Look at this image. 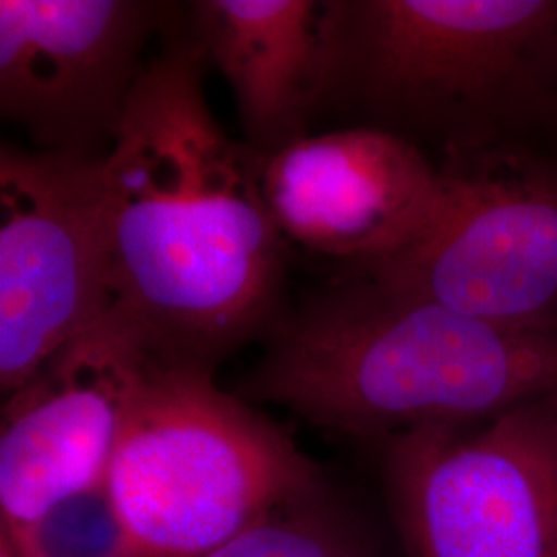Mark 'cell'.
I'll list each match as a JSON object with an SVG mask.
<instances>
[{
    "label": "cell",
    "mask_w": 557,
    "mask_h": 557,
    "mask_svg": "<svg viewBox=\"0 0 557 557\" xmlns=\"http://www.w3.org/2000/svg\"><path fill=\"white\" fill-rule=\"evenodd\" d=\"M207 66L188 23H172L101 172L112 312L158 361L215 372L287 308L289 246L262 195L259 156L209 106Z\"/></svg>",
    "instance_id": "1"
},
{
    "label": "cell",
    "mask_w": 557,
    "mask_h": 557,
    "mask_svg": "<svg viewBox=\"0 0 557 557\" xmlns=\"http://www.w3.org/2000/svg\"><path fill=\"white\" fill-rule=\"evenodd\" d=\"M557 393V337L469 319L343 273L285 308L236 395L382 444Z\"/></svg>",
    "instance_id": "2"
},
{
    "label": "cell",
    "mask_w": 557,
    "mask_h": 557,
    "mask_svg": "<svg viewBox=\"0 0 557 557\" xmlns=\"http://www.w3.org/2000/svg\"><path fill=\"white\" fill-rule=\"evenodd\" d=\"M320 114L440 163L557 133V0H324Z\"/></svg>",
    "instance_id": "3"
},
{
    "label": "cell",
    "mask_w": 557,
    "mask_h": 557,
    "mask_svg": "<svg viewBox=\"0 0 557 557\" xmlns=\"http://www.w3.org/2000/svg\"><path fill=\"white\" fill-rule=\"evenodd\" d=\"M106 492L140 557H197L331 494L319 465L215 372L153 361Z\"/></svg>",
    "instance_id": "4"
},
{
    "label": "cell",
    "mask_w": 557,
    "mask_h": 557,
    "mask_svg": "<svg viewBox=\"0 0 557 557\" xmlns=\"http://www.w3.org/2000/svg\"><path fill=\"white\" fill-rule=\"evenodd\" d=\"M407 557H557V393L379 444Z\"/></svg>",
    "instance_id": "5"
},
{
    "label": "cell",
    "mask_w": 557,
    "mask_h": 557,
    "mask_svg": "<svg viewBox=\"0 0 557 557\" xmlns=\"http://www.w3.org/2000/svg\"><path fill=\"white\" fill-rule=\"evenodd\" d=\"M442 165L450 193L432 227L395 257L343 273L557 337V153L512 145Z\"/></svg>",
    "instance_id": "6"
},
{
    "label": "cell",
    "mask_w": 557,
    "mask_h": 557,
    "mask_svg": "<svg viewBox=\"0 0 557 557\" xmlns=\"http://www.w3.org/2000/svg\"><path fill=\"white\" fill-rule=\"evenodd\" d=\"M112 310L101 160L0 147V388Z\"/></svg>",
    "instance_id": "7"
},
{
    "label": "cell",
    "mask_w": 557,
    "mask_h": 557,
    "mask_svg": "<svg viewBox=\"0 0 557 557\" xmlns=\"http://www.w3.org/2000/svg\"><path fill=\"white\" fill-rule=\"evenodd\" d=\"M174 9L145 0H0V114L32 149L103 160Z\"/></svg>",
    "instance_id": "8"
},
{
    "label": "cell",
    "mask_w": 557,
    "mask_h": 557,
    "mask_svg": "<svg viewBox=\"0 0 557 557\" xmlns=\"http://www.w3.org/2000/svg\"><path fill=\"white\" fill-rule=\"evenodd\" d=\"M259 160L262 195L287 246L338 260L343 271L409 248L450 193L438 160L372 126L308 133Z\"/></svg>",
    "instance_id": "9"
},
{
    "label": "cell",
    "mask_w": 557,
    "mask_h": 557,
    "mask_svg": "<svg viewBox=\"0 0 557 557\" xmlns=\"http://www.w3.org/2000/svg\"><path fill=\"white\" fill-rule=\"evenodd\" d=\"M153 354L112 310L13 391L0 428V515L7 529L100 490Z\"/></svg>",
    "instance_id": "10"
},
{
    "label": "cell",
    "mask_w": 557,
    "mask_h": 557,
    "mask_svg": "<svg viewBox=\"0 0 557 557\" xmlns=\"http://www.w3.org/2000/svg\"><path fill=\"white\" fill-rule=\"evenodd\" d=\"M186 15L259 158L310 133L324 69V0H197Z\"/></svg>",
    "instance_id": "11"
},
{
    "label": "cell",
    "mask_w": 557,
    "mask_h": 557,
    "mask_svg": "<svg viewBox=\"0 0 557 557\" xmlns=\"http://www.w3.org/2000/svg\"><path fill=\"white\" fill-rule=\"evenodd\" d=\"M197 557H374L333 494L289 506Z\"/></svg>",
    "instance_id": "12"
},
{
    "label": "cell",
    "mask_w": 557,
    "mask_h": 557,
    "mask_svg": "<svg viewBox=\"0 0 557 557\" xmlns=\"http://www.w3.org/2000/svg\"><path fill=\"white\" fill-rule=\"evenodd\" d=\"M0 529L20 557H140L106 487L64 499L25 527Z\"/></svg>",
    "instance_id": "13"
},
{
    "label": "cell",
    "mask_w": 557,
    "mask_h": 557,
    "mask_svg": "<svg viewBox=\"0 0 557 557\" xmlns=\"http://www.w3.org/2000/svg\"><path fill=\"white\" fill-rule=\"evenodd\" d=\"M0 557H20L13 539L9 537L4 529H0Z\"/></svg>",
    "instance_id": "14"
},
{
    "label": "cell",
    "mask_w": 557,
    "mask_h": 557,
    "mask_svg": "<svg viewBox=\"0 0 557 557\" xmlns=\"http://www.w3.org/2000/svg\"><path fill=\"white\" fill-rule=\"evenodd\" d=\"M556 135H557V133H556Z\"/></svg>",
    "instance_id": "15"
}]
</instances>
